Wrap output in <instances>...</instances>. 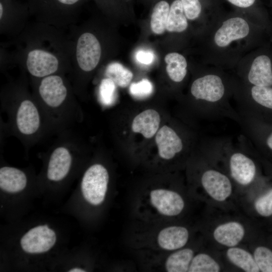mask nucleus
Returning a JSON list of instances; mask_svg holds the SVG:
<instances>
[{
	"label": "nucleus",
	"mask_w": 272,
	"mask_h": 272,
	"mask_svg": "<svg viewBox=\"0 0 272 272\" xmlns=\"http://www.w3.org/2000/svg\"><path fill=\"white\" fill-rule=\"evenodd\" d=\"M12 65H18L30 79L56 74L69 75L72 43L63 29L35 21L11 41Z\"/></svg>",
	"instance_id": "1"
},
{
	"label": "nucleus",
	"mask_w": 272,
	"mask_h": 272,
	"mask_svg": "<svg viewBox=\"0 0 272 272\" xmlns=\"http://www.w3.org/2000/svg\"><path fill=\"white\" fill-rule=\"evenodd\" d=\"M200 235L198 222L143 221L133 219L128 228L125 240L128 247L139 257L179 249Z\"/></svg>",
	"instance_id": "2"
},
{
	"label": "nucleus",
	"mask_w": 272,
	"mask_h": 272,
	"mask_svg": "<svg viewBox=\"0 0 272 272\" xmlns=\"http://www.w3.org/2000/svg\"><path fill=\"white\" fill-rule=\"evenodd\" d=\"M197 202L187 185L172 182L148 184L134 193L132 219L143 221L190 220L188 216Z\"/></svg>",
	"instance_id": "3"
},
{
	"label": "nucleus",
	"mask_w": 272,
	"mask_h": 272,
	"mask_svg": "<svg viewBox=\"0 0 272 272\" xmlns=\"http://www.w3.org/2000/svg\"><path fill=\"white\" fill-rule=\"evenodd\" d=\"M27 75L6 84L1 91L2 104L11 132L26 145L37 142L49 131L38 102L28 90Z\"/></svg>",
	"instance_id": "4"
},
{
	"label": "nucleus",
	"mask_w": 272,
	"mask_h": 272,
	"mask_svg": "<svg viewBox=\"0 0 272 272\" xmlns=\"http://www.w3.org/2000/svg\"><path fill=\"white\" fill-rule=\"evenodd\" d=\"M67 75L56 74L40 79H30L32 92L44 115L50 130H63L79 121L80 111L77 95Z\"/></svg>",
	"instance_id": "5"
},
{
	"label": "nucleus",
	"mask_w": 272,
	"mask_h": 272,
	"mask_svg": "<svg viewBox=\"0 0 272 272\" xmlns=\"http://www.w3.org/2000/svg\"><path fill=\"white\" fill-rule=\"evenodd\" d=\"M187 186L191 196L209 209L238 210L236 187L226 171L203 149Z\"/></svg>",
	"instance_id": "6"
},
{
	"label": "nucleus",
	"mask_w": 272,
	"mask_h": 272,
	"mask_svg": "<svg viewBox=\"0 0 272 272\" xmlns=\"http://www.w3.org/2000/svg\"><path fill=\"white\" fill-rule=\"evenodd\" d=\"M198 224L208 244L219 250L236 246H247L262 233L238 210L206 208Z\"/></svg>",
	"instance_id": "7"
},
{
	"label": "nucleus",
	"mask_w": 272,
	"mask_h": 272,
	"mask_svg": "<svg viewBox=\"0 0 272 272\" xmlns=\"http://www.w3.org/2000/svg\"><path fill=\"white\" fill-rule=\"evenodd\" d=\"M203 149L231 178L238 198L266 180L261 175L255 158L250 153L236 147L229 138L208 139Z\"/></svg>",
	"instance_id": "8"
},
{
	"label": "nucleus",
	"mask_w": 272,
	"mask_h": 272,
	"mask_svg": "<svg viewBox=\"0 0 272 272\" xmlns=\"http://www.w3.org/2000/svg\"><path fill=\"white\" fill-rule=\"evenodd\" d=\"M236 82V77L220 71L208 70L192 82L190 94L208 118H228L239 123L240 115L231 102Z\"/></svg>",
	"instance_id": "9"
},
{
	"label": "nucleus",
	"mask_w": 272,
	"mask_h": 272,
	"mask_svg": "<svg viewBox=\"0 0 272 272\" xmlns=\"http://www.w3.org/2000/svg\"><path fill=\"white\" fill-rule=\"evenodd\" d=\"M69 29L72 53L69 76L77 96L82 97L88 77L103 58L104 46L100 36L87 24H77Z\"/></svg>",
	"instance_id": "10"
},
{
	"label": "nucleus",
	"mask_w": 272,
	"mask_h": 272,
	"mask_svg": "<svg viewBox=\"0 0 272 272\" xmlns=\"http://www.w3.org/2000/svg\"><path fill=\"white\" fill-rule=\"evenodd\" d=\"M85 0H27L35 21L64 29L77 24Z\"/></svg>",
	"instance_id": "11"
},
{
	"label": "nucleus",
	"mask_w": 272,
	"mask_h": 272,
	"mask_svg": "<svg viewBox=\"0 0 272 272\" xmlns=\"http://www.w3.org/2000/svg\"><path fill=\"white\" fill-rule=\"evenodd\" d=\"M215 25L209 42L213 50L220 54L246 45L253 36V23L242 17H229Z\"/></svg>",
	"instance_id": "12"
},
{
	"label": "nucleus",
	"mask_w": 272,
	"mask_h": 272,
	"mask_svg": "<svg viewBox=\"0 0 272 272\" xmlns=\"http://www.w3.org/2000/svg\"><path fill=\"white\" fill-rule=\"evenodd\" d=\"M206 242L201 234L189 244L179 249L138 258L142 268L146 271L188 272L193 257Z\"/></svg>",
	"instance_id": "13"
},
{
	"label": "nucleus",
	"mask_w": 272,
	"mask_h": 272,
	"mask_svg": "<svg viewBox=\"0 0 272 272\" xmlns=\"http://www.w3.org/2000/svg\"><path fill=\"white\" fill-rule=\"evenodd\" d=\"M233 99L238 110L262 120L272 117V87L248 85L237 78Z\"/></svg>",
	"instance_id": "14"
},
{
	"label": "nucleus",
	"mask_w": 272,
	"mask_h": 272,
	"mask_svg": "<svg viewBox=\"0 0 272 272\" xmlns=\"http://www.w3.org/2000/svg\"><path fill=\"white\" fill-rule=\"evenodd\" d=\"M269 177L272 180V177ZM238 209L261 229L262 223L272 224V183L268 184L266 180L255 189L240 196Z\"/></svg>",
	"instance_id": "15"
},
{
	"label": "nucleus",
	"mask_w": 272,
	"mask_h": 272,
	"mask_svg": "<svg viewBox=\"0 0 272 272\" xmlns=\"http://www.w3.org/2000/svg\"><path fill=\"white\" fill-rule=\"evenodd\" d=\"M30 16L27 3L17 0H0V34L15 38L29 24Z\"/></svg>",
	"instance_id": "16"
},
{
	"label": "nucleus",
	"mask_w": 272,
	"mask_h": 272,
	"mask_svg": "<svg viewBox=\"0 0 272 272\" xmlns=\"http://www.w3.org/2000/svg\"><path fill=\"white\" fill-rule=\"evenodd\" d=\"M109 175L102 164L96 163L85 171L81 182L84 198L90 204L98 206L104 201L108 190Z\"/></svg>",
	"instance_id": "17"
},
{
	"label": "nucleus",
	"mask_w": 272,
	"mask_h": 272,
	"mask_svg": "<svg viewBox=\"0 0 272 272\" xmlns=\"http://www.w3.org/2000/svg\"><path fill=\"white\" fill-rule=\"evenodd\" d=\"M79 143L73 139L62 138L51 148L47 169V177L51 181L64 179L70 171L73 151Z\"/></svg>",
	"instance_id": "18"
},
{
	"label": "nucleus",
	"mask_w": 272,
	"mask_h": 272,
	"mask_svg": "<svg viewBox=\"0 0 272 272\" xmlns=\"http://www.w3.org/2000/svg\"><path fill=\"white\" fill-rule=\"evenodd\" d=\"M237 78L248 85L272 87V55L260 52L254 55L249 63L239 69Z\"/></svg>",
	"instance_id": "19"
},
{
	"label": "nucleus",
	"mask_w": 272,
	"mask_h": 272,
	"mask_svg": "<svg viewBox=\"0 0 272 272\" xmlns=\"http://www.w3.org/2000/svg\"><path fill=\"white\" fill-rule=\"evenodd\" d=\"M156 143L159 158L172 161L184 150V143L181 136L172 127L164 125L157 131Z\"/></svg>",
	"instance_id": "20"
},
{
	"label": "nucleus",
	"mask_w": 272,
	"mask_h": 272,
	"mask_svg": "<svg viewBox=\"0 0 272 272\" xmlns=\"http://www.w3.org/2000/svg\"><path fill=\"white\" fill-rule=\"evenodd\" d=\"M208 247L206 241L193 257L188 272H220L229 269L220 251Z\"/></svg>",
	"instance_id": "21"
},
{
	"label": "nucleus",
	"mask_w": 272,
	"mask_h": 272,
	"mask_svg": "<svg viewBox=\"0 0 272 272\" xmlns=\"http://www.w3.org/2000/svg\"><path fill=\"white\" fill-rule=\"evenodd\" d=\"M221 250L227 265L244 272H260L252 253L247 246H236Z\"/></svg>",
	"instance_id": "22"
},
{
	"label": "nucleus",
	"mask_w": 272,
	"mask_h": 272,
	"mask_svg": "<svg viewBox=\"0 0 272 272\" xmlns=\"http://www.w3.org/2000/svg\"><path fill=\"white\" fill-rule=\"evenodd\" d=\"M252 253L260 272H272V237L261 233L247 246Z\"/></svg>",
	"instance_id": "23"
},
{
	"label": "nucleus",
	"mask_w": 272,
	"mask_h": 272,
	"mask_svg": "<svg viewBox=\"0 0 272 272\" xmlns=\"http://www.w3.org/2000/svg\"><path fill=\"white\" fill-rule=\"evenodd\" d=\"M160 123L159 113L152 109L145 110L133 119L131 129L135 133H141L144 138L150 139L158 131Z\"/></svg>",
	"instance_id": "24"
},
{
	"label": "nucleus",
	"mask_w": 272,
	"mask_h": 272,
	"mask_svg": "<svg viewBox=\"0 0 272 272\" xmlns=\"http://www.w3.org/2000/svg\"><path fill=\"white\" fill-rule=\"evenodd\" d=\"M25 174L18 168L5 166L0 169V187L9 192L22 190L27 184Z\"/></svg>",
	"instance_id": "25"
},
{
	"label": "nucleus",
	"mask_w": 272,
	"mask_h": 272,
	"mask_svg": "<svg viewBox=\"0 0 272 272\" xmlns=\"http://www.w3.org/2000/svg\"><path fill=\"white\" fill-rule=\"evenodd\" d=\"M168 77L174 83L182 82L187 74V62L181 54L173 52L166 54L164 58Z\"/></svg>",
	"instance_id": "26"
},
{
	"label": "nucleus",
	"mask_w": 272,
	"mask_h": 272,
	"mask_svg": "<svg viewBox=\"0 0 272 272\" xmlns=\"http://www.w3.org/2000/svg\"><path fill=\"white\" fill-rule=\"evenodd\" d=\"M188 27V20L184 12L180 0H175L170 7L166 26L169 32L182 33Z\"/></svg>",
	"instance_id": "27"
},
{
	"label": "nucleus",
	"mask_w": 272,
	"mask_h": 272,
	"mask_svg": "<svg viewBox=\"0 0 272 272\" xmlns=\"http://www.w3.org/2000/svg\"><path fill=\"white\" fill-rule=\"evenodd\" d=\"M105 76L121 88L127 87L133 78V74L130 70L117 62H110L107 65Z\"/></svg>",
	"instance_id": "28"
},
{
	"label": "nucleus",
	"mask_w": 272,
	"mask_h": 272,
	"mask_svg": "<svg viewBox=\"0 0 272 272\" xmlns=\"http://www.w3.org/2000/svg\"><path fill=\"white\" fill-rule=\"evenodd\" d=\"M169 10L170 6L166 1H160L155 6L150 22L151 28L154 33L160 35L166 30Z\"/></svg>",
	"instance_id": "29"
},
{
	"label": "nucleus",
	"mask_w": 272,
	"mask_h": 272,
	"mask_svg": "<svg viewBox=\"0 0 272 272\" xmlns=\"http://www.w3.org/2000/svg\"><path fill=\"white\" fill-rule=\"evenodd\" d=\"M115 84L110 79L105 78L100 83L98 90L99 99L105 106L113 105L116 100L117 89Z\"/></svg>",
	"instance_id": "30"
},
{
	"label": "nucleus",
	"mask_w": 272,
	"mask_h": 272,
	"mask_svg": "<svg viewBox=\"0 0 272 272\" xmlns=\"http://www.w3.org/2000/svg\"><path fill=\"white\" fill-rule=\"evenodd\" d=\"M153 91V86L148 79L132 83L129 87V92L134 98L143 99L150 96Z\"/></svg>",
	"instance_id": "31"
},
{
	"label": "nucleus",
	"mask_w": 272,
	"mask_h": 272,
	"mask_svg": "<svg viewBox=\"0 0 272 272\" xmlns=\"http://www.w3.org/2000/svg\"><path fill=\"white\" fill-rule=\"evenodd\" d=\"M180 1L188 20L193 21L200 17L202 6L199 0H180Z\"/></svg>",
	"instance_id": "32"
},
{
	"label": "nucleus",
	"mask_w": 272,
	"mask_h": 272,
	"mask_svg": "<svg viewBox=\"0 0 272 272\" xmlns=\"http://www.w3.org/2000/svg\"><path fill=\"white\" fill-rule=\"evenodd\" d=\"M154 54L151 51L140 50L135 54L136 59L140 63L149 65L151 64L154 60Z\"/></svg>",
	"instance_id": "33"
},
{
	"label": "nucleus",
	"mask_w": 272,
	"mask_h": 272,
	"mask_svg": "<svg viewBox=\"0 0 272 272\" xmlns=\"http://www.w3.org/2000/svg\"><path fill=\"white\" fill-rule=\"evenodd\" d=\"M233 5L240 8H247L252 6L255 3V0H227Z\"/></svg>",
	"instance_id": "34"
},
{
	"label": "nucleus",
	"mask_w": 272,
	"mask_h": 272,
	"mask_svg": "<svg viewBox=\"0 0 272 272\" xmlns=\"http://www.w3.org/2000/svg\"><path fill=\"white\" fill-rule=\"evenodd\" d=\"M263 168L266 174L272 177V164L269 161H265L263 164Z\"/></svg>",
	"instance_id": "35"
},
{
	"label": "nucleus",
	"mask_w": 272,
	"mask_h": 272,
	"mask_svg": "<svg viewBox=\"0 0 272 272\" xmlns=\"http://www.w3.org/2000/svg\"><path fill=\"white\" fill-rule=\"evenodd\" d=\"M86 270L84 269H83L82 268H74L71 269L70 270H69V272H85Z\"/></svg>",
	"instance_id": "36"
},
{
	"label": "nucleus",
	"mask_w": 272,
	"mask_h": 272,
	"mask_svg": "<svg viewBox=\"0 0 272 272\" xmlns=\"http://www.w3.org/2000/svg\"><path fill=\"white\" fill-rule=\"evenodd\" d=\"M271 228H272V227H271Z\"/></svg>",
	"instance_id": "37"
}]
</instances>
